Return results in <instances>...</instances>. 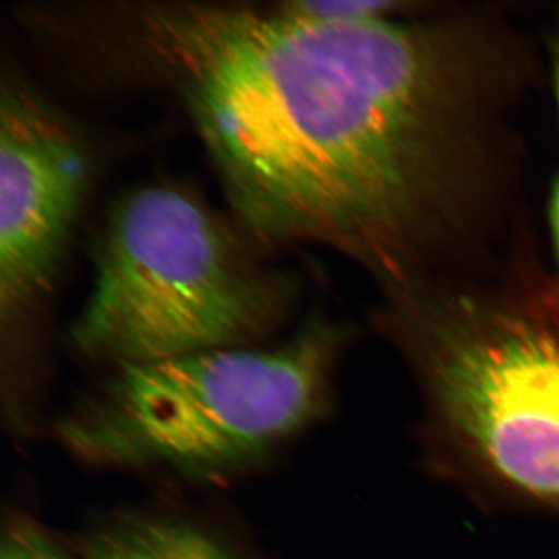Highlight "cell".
<instances>
[{"label": "cell", "instance_id": "cell-1", "mask_svg": "<svg viewBox=\"0 0 559 559\" xmlns=\"http://www.w3.org/2000/svg\"><path fill=\"white\" fill-rule=\"evenodd\" d=\"M404 16L325 21L283 5L143 16L249 224L340 250L385 293L468 245L507 148L480 36L455 14Z\"/></svg>", "mask_w": 559, "mask_h": 559}, {"label": "cell", "instance_id": "cell-2", "mask_svg": "<svg viewBox=\"0 0 559 559\" xmlns=\"http://www.w3.org/2000/svg\"><path fill=\"white\" fill-rule=\"evenodd\" d=\"M382 322L444 462L559 513V272L521 240L498 266L385 297Z\"/></svg>", "mask_w": 559, "mask_h": 559}, {"label": "cell", "instance_id": "cell-3", "mask_svg": "<svg viewBox=\"0 0 559 559\" xmlns=\"http://www.w3.org/2000/svg\"><path fill=\"white\" fill-rule=\"evenodd\" d=\"M278 304L200 202L143 187L110 215L72 336L120 366L156 362L245 347L274 323Z\"/></svg>", "mask_w": 559, "mask_h": 559}, {"label": "cell", "instance_id": "cell-4", "mask_svg": "<svg viewBox=\"0 0 559 559\" xmlns=\"http://www.w3.org/2000/svg\"><path fill=\"white\" fill-rule=\"evenodd\" d=\"M336 348L334 334L316 330L282 348L127 364L66 437L102 462H238L322 417Z\"/></svg>", "mask_w": 559, "mask_h": 559}, {"label": "cell", "instance_id": "cell-5", "mask_svg": "<svg viewBox=\"0 0 559 559\" xmlns=\"http://www.w3.org/2000/svg\"><path fill=\"white\" fill-rule=\"evenodd\" d=\"M86 162L72 134L25 92L0 105V301L7 312L47 282L83 197Z\"/></svg>", "mask_w": 559, "mask_h": 559}, {"label": "cell", "instance_id": "cell-6", "mask_svg": "<svg viewBox=\"0 0 559 559\" xmlns=\"http://www.w3.org/2000/svg\"><path fill=\"white\" fill-rule=\"evenodd\" d=\"M90 559H234L207 533L173 521H139L92 546Z\"/></svg>", "mask_w": 559, "mask_h": 559}, {"label": "cell", "instance_id": "cell-7", "mask_svg": "<svg viewBox=\"0 0 559 559\" xmlns=\"http://www.w3.org/2000/svg\"><path fill=\"white\" fill-rule=\"evenodd\" d=\"M301 16L325 21H369L403 16L412 3L390 0H304L283 5Z\"/></svg>", "mask_w": 559, "mask_h": 559}, {"label": "cell", "instance_id": "cell-8", "mask_svg": "<svg viewBox=\"0 0 559 559\" xmlns=\"http://www.w3.org/2000/svg\"><path fill=\"white\" fill-rule=\"evenodd\" d=\"M0 559H69L64 551L38 530L14 525L2 543Z\"/></svg>", "mask_w": 559, "mask_h": 559}, {"label": "cell", "instance_id": "cell-9", "mask_svg": "<svg viewBox=\"0 0 559 559\" xmlns=\"http://www.w3.org/2000/svg\"><path fill=\"white\" fill-rule=\"evenodd\" d=\"M549 227L551 253H554L555 270L559 272V176L555 180L549 200Z\"/></svg>", "mask_w": 559, "mask_h": 559}, {"label": "cell", "instance_id": "cell-10", "mask_svg": "<svg viewBox=\"0 0 559 559\" xmlns=\"http://www.w3.org/2000/svg\"><path fill=\"white\" fill-rule=\"evenodd\" d=\"M554 87H555V97H557L558 110H559V47L557 50V57H555Z\"/></svg>", "mask_w": 559, "mask_h": 559}]
</instances>
